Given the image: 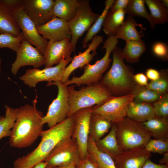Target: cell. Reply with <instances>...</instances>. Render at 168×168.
<instances>
[{
    "label": "cell",
    "instance_id": "8d00e7d4",
    "mask_svg": "<svg viewBox=\"0 0 168 168\" xmlns=\"http://www.w3.org/2000/svg\"><path fill=\"white\" fill-rule=\"evenodd\" d=\"M145 149L151 153L160 154L168 152V139L151 138L144 147Z\"/></svg>",
    "mask_w": 168,
    "mask_h": 168
},
{
    "label": "cell",
    "instance_id": "3957f363",
    "mask_svg": "<svg viewBox=\"0 0 168 168\" xmlns=\"http://www.w3.org/2000/svg\"><path fill=\"white\" fill-rule=\"evenodd\" d=\"M121 50L116 46L112 51L111 66L99 82L113 96H121L131 93L136 84L133 79V70L125 63Z\"/></svg>",
    "mask_w": 168,
    "mask_h": 168
},
{
    "label": "cell",
    "instance_id": "60d3db41",
    "mask_svg": "<svg viewBox=\"0 0 168 168\" xmlns=\"http://www.w3.org/2000/svg\"><path fill=\"white\" fill-rule=\"evenodd\" d=\"M129 0H116L114 1L109 10L111 12L119 10H124L126 8Z\"/></svg>",
    "mask_w": 168,
    "mask_h": 168
},
{
    "label": "cell",
    "instance_id": "f1b7e54d",
    "mask_svg": "<svg viewBox=\"0 0 168 168\" xmlns=\"http://www.w3.org/2000/svg\"><path fill=\"white\" fill-rule=\"evenodd\" d=\"M87 150L96 162L98 168H116L113 159L97 148L95 142L89 136Z\"/></svg>",
    "mask_w": 168,
    "mask_h": 168
},
{
    "label": "cell",
    "instance_id": "2e32d148",
    "mask_svg": "<svg viewBox=\"0 0 168 168\" xmlns=\"http://www.w3.org/2000/svg\"><path fill=\"white\" fill-rule=\"evenodd\" d=\"M103 37L100 35H95L91 43L88 44L87 49L83 52H79L78 55L73 57L71 63L67 66L64 72L61 82L64 83L69 79V77L76 69L80 68L82 69L93 59L97 53L96 49L103 41Z\"/></svg>",
    "mask_w": 168,
    "mask_h": 168
},
{
    "label": "cell",
    "instance_id": "ba28073f",
    "mask_svg": "<svg viewBox=\"0 0 168 168\" xmlns=\"http://www.w3.org/2000/svg\"><path fill=\"white\" fill-rule=\"evenodd\" d=\"M81 160L78 146L71 138L59 143L49 154L44 161L52 167L76 165Z\"/></svg>",
    "mask_w": 168,
    "mask_h": 168
},
{
    "label": "cell",
    "instance_id": "f6af8a7d",
    "mask_svg": "<svg viewBox=\"0 0 168 168\" xmlns=\"http://www.w3.org/2000/svg\"><path fill=\"white\" fill-rule=\"evenodd\" d=\"M142 168H168V165L157 164L148 159Z\"/></svg>",
    "mask_w": 168,
    "mask_h": 168
},
{
    "label": "cell",
    "instance_id": "ee69618b",
    "mask_svg": "<svg viewBox=\"0 0 168 168\" xmlns=\"http://www.w3.org/2000/svg\"><path fill=\"white\" fill-rule=\"evenodd\" d=\"M22 0H0V2L11 10L13 8L21 5Z\"/></svg>",
    "mask_w": 168,
    "mask_h": 168
},
{
    "label": "cell",
    "instance_id": "5b68a950",
    "mask_svg": "<svg viewBox=\"0 0 168 168\" xmlns=\"http://www.w3.org/2000/svg\"><path fill=\"white\" fill-rule=\"evenodd\" d=\"M115 123L117 140L122 151L144 147L151 138L142 123L126 117Z\"/></svg>",
    "mask_w": 168,
    "mask_h": 168
},
{
    "label": "cell",
    "instance_id": "7bdbcfd3",
    "mask_svg": "<svg viewBox=\"0 0 168 168\" xmlns=\"http://www.w3.org/2000/svg\"><path fill=\"white\" fill-rule=\"evenodd\" d=\"M145 75L151 81H155L160 77L161 72L154 68H149L146 69Z\"/></svg>",
    "mask_w": 168,
    "mask_h": 168
},
{
    "label": "cell",
    "instance_id": "d590c367",
    "mask_svg": "<svg viewBox=\"0 0 168 168\" xmlns=\"http://www.w3.org/2000/svg\"><path fill=\"white\" fill-rule=\"evenodd\" d=\"M161 76L157 80L151 81L146 87L150 90L161 94L167 93L168 79L167 71H162Z\"/></svg>",
    "mask_w": 168,
    "mask_h": 168
},
{
    "label": "cell",
    "instance_id": "d6986e66",
    "mask_svg": "<svg viewBox=\"0 0 168 168\" xmlns=\"http://www.w3.org/2000/svg\"><path fill=\"white\" fill-rule=\"evenodd\" d=\"M70 41L67 39L60 41H48L44 54L45 68L57 65L61 60L70 57L74 50Z\"/></svg>",
    "mask_w": 168,
    "mask_h": 168
},
{
    "label": "cell",
    "instance_id": "ffe728a7",
    "mask_svg": "<svg viewBox=\"0 0 168 168\" xmlns=\"http://www.w3.org/2000/svg\"><path fill=\"white\" fill-rule=\"evenodd\" d=\"M155 116L153 104L133 100L128 105L126 117L142 123Z\"/></svg>",
    "mask_w": 168,
    "mask_h": 168
},
{
    "label": "cell",
    "instance_id": "7a4b0ae2",
    "mask_svg": "<svg viewBox=\"0 0 168 168\" xmlns=\"http://www.w3.org/2000/svg\"><path fill=\"white\" fill-rule=\"evenodd\" d=\"M74 125V119L72 115L48 129L43 130L38 146L26 155L14 161L13 168H33L38 163L44 161L59 143L72 137Z\"/></svg>",
    "mask_w": 168,
    "mask_h": 168
},
{
    "label": "cell",
    "instance_id": "816d5d0a",
    "mask_svg": "<svg viewBox=\"0 0 168 168\" xmlns=\"http://www.w3.org/2000/svg\"><path fill=\"white\" fill-rule=\"evenodd\" d=\"M45 168H52L51 166H49L47 165L46 166V167Z\"/></svg>",
    "mask_w": 168,
    "mask_h": 168
},
{
    "label": "cell",
    "instance_id": "f35d334b",
    "mask_svg": "<svg viewBox=\"0 0 168 168\" xmlns=\"http://www.w3.org/2000/svg\"><path fill=\"white\" fill-rule=\"evenodd\" d=\"M152 52L157 57L164 60L168 58V48L167 44L162 42L155 43L152 47Z\"/></svg>",
    "mask_w": 168,
    "mask_h": 168
},
{
    "label": "cell",
    "instance_id": "8992f818",
    "mask_svg": "<svg viewBox=\"0 0 168 168\" xmlns=\"http://www.w3.org/2000/svg\"><path fill=\"white\" fill-rule=\"evenodd\" d=\"M118 41L115 36H108L102 47L106 50L103 57L93 64L88 63L84 66V72L81 76L79 77L74 76L63 84L66 86L75 84L80 86L99 82L104 73L110 65L112 59L110 56L117 46Z\"/></svg>",
    "mask_w": 168,
    "mask_h": 168
},
{
    "label": "cell",
    "instance_id": "7402d4cb",
    "mask_svg": "<svg viewBox=\"0 0 168 168\" xmlns=\"http://www.w3.org/2000/svg\"><path fill=\"white\" fill-rule=\"evenodd\" d=\"M21 33L11 11L0 2V33H7L18 36Z\"/></svg>",
    "mask_w": 168,
    "mask_h": 168
},
{
    "label": "cell",
    "instance_id": "7c38bea8",
    "mask_svg": "<svg viewBox=\"0 0 168 168\" xmlns=\"http://www.w3.org/2000/svg\"><path fill=\"white\" fill-rule=\"evenodd\" d=\"M11 10L22 31L21 32L24 38L35 46L44 55L48 43L47 40L39 33L37 26L26 14L21 5Z\"/></svg>",
    "mask_w": 168,
    "mask_h": 168
},
{
    "label": "cell",
    "instance_id": "4fadbf2b",
    "mask_svg": "<svg viewBox=\"0 0 168 168\" xmlns=\"http://www.w3.org/2000/svg\"><path fill=\"white\" fill-rule=\"evenodd\" d=\"M92 107L80 110L72 115L75 125L72 138L75 139L77 142L81 160L86 158L88 155L87 144Z\"/></svg>",
    "mask_w": 168,
    "mask_h": 168
},
{
    "label": "cell",
    "instance_id": "836d02e7",
    "mask_svg": "<svg viewBox=\"0 0 168 168\" xmlns=\"http://www.w3.org/2000/svg\"><path fill=\"white\" fill-rule=\"evenodd\" d=\"M131 93L133 96V101L150 103L156 101L163 95L148 89L145 86L137 84L134 86Z\"/></svg>",
    "mask_w": 168,
    "mask_h": 168
},
{
    "label": "cell",
    "instance_id": "b9f144b4",
    "mask_svg": "<svg viewBox=\"0 0 168 168\" xmlns=\"http://www.w3.org/2000/svg\"><path fill=\"white\" fill-rule=\"evenodd\" d=\"M133 79L136 84L140 86H146L148 84V79L145 74L142 72L134 74Z\"/></svg>",
    "mask_w": 168,
    "mask_h": 168
},
{
    "label": "cell",
    "instance_id": "7dc6e473",
    "mask_svg": "<svg viewBox=\"0 0 168 168\" xmlns=\"http://www.w3.org/2000/svg\"><path fill=\"white\" fill-rule=\"evenodd\" d=\"M47 165L46 162L43 161L38 163L33 168H45Z\"/></svg>",
    "mask_w": 168,
    "mask_h": 168
},
{
    "label": "cell",
    "instance_id": "bcb514c9",
    "mask_svg": "<svg viewBox=\"0 0 168 168\" xmlns=\"http://www.w3.org/2000/svg\"><path fill=\"white\" fill-rule=\"evenodd\" d=\"M163 157L159 160V164L168 165V152L163 154Z\"/></svg>",
    "mask_w": 168,
    "mask_h": 168
},
{
    "label": "cell",
    "instance_id": "5bb4252c",
    "mask_svg": "<svg viewBox=\"0 0 168 168\" xmlns=\"http://www.w3.org/2000/svg\"><path fill=\"white\" fill-rule=\"evenodd\" d=\"M16 53V58L11 68V72L15 76L21 67L30 65L37 68L45 65L44 55L24 38Z\"/></svg>",
    "mask_w": 168,
    "mask_h": 168
},
{
    "label": "cell",
    "instance_id": "603a6c76",
    "mask_svg": "<svg viewBox=\"0 0 168 168\" xmlns=\"http://www.w3.org/2000/svg\"><path fill=\"white\" fill-rule=\"evenodd\" d=\"M112 124L103 116L92 114L90 120L89 137L95 142L97 141L110 129Z\"/></svg>",
    "mask_w": 168,
    "mask_h": 168
},
{
    "label": "cell",
    "instance_id": "f907efd6",
    "mask_svg": "<svg viewBox=\"0 0 168 168\" xmlns=\"http://www.w3.org/2000/svg\"><path fill=\"white\" fill-rule=\"evenodd\" d=\"M2 63V59L1 58H0V75L1 73V64Z\"/></svg>",
    "mask_w": 168,
    "mask_h": 168
},
{
    "label": "cell",
    "instance_id": "ab89813d",
    "mask_svg": "<svg viewBox=\"0 0 168 168\" xmlns=\"http://www.w3.org/2000/svg\"><path fill=\"white\" fill-rule=\"evenodd\" d=\"M76 167L77 168H98L95 161L89 154L86 158L80 160Z\"/></svg>",
    "mask_w": 168,
    "mask_h": 168
},
{
    "label": "cell",
    "instance_id": "30bf717a",
    "mask_svg": "<svg viewBox=\"0 0 168 168\" xmlns=\"http://www.w3.org/2000/svg\"><path fill=\"white\" fill-rule=\"evenodd\" d=\"M72 58L70 56L61 60L56 66L45 68L41 70L36 68L27 69L19 79L31 88L35 87L37 84L41 82H47L48 83L61 82L64 70Z\"/></svg>",
    "mask_w": 168,
    "mask_h": 168
},
{
    "label": "cell",
    "instance_id": "74e56055",
    "mask_svg": "<svg viewBox=\"0 0 168 168\" xmlns=\"http://www.w3.org/2000/svg\"><path fill=\"white\" fill-rule=\"evenodd\" d=\"M155 116L165 118L168 117V94L163 95L153 104Z\"/></svg>",
    "mask_w": 168,
    "mask_h": 168
},
{
    "label": "cell",
    "instance_id": "d6a6232c",
    "mask_svg": "<svg viewBox=\"0 0 168 168\" xmlns=\"http://www.w3.org/2000/svg\"><path fill=\"white\" fill-rule=\"evenodd\" d=\"M4 116H0V140L3 138L10 136L17 116L16 109L5 105Z\"/></svg>",
    "mask_w": 168,
    "mask_h": 168
},
{
    "label": "cell",
    "instance_id": "4316f807",
    "mask_svg": "<svg viewBox=\"0 0 168 168\" xmlns=\"http://www.w3.org/2000/svg\"><path fill=\"white\" fill-rule=\"evenodd\" d=\"M125 14L123 10L114 12L109 11L102 26L104 32L108 36H115L125 20Z\"/></svg>",
    "mask_w": 168,
    "mask_h": 168
},
{
    "label": "cell",
    "instance_id": "4dcf8cb0",
    "mask_svg": "<svg viewBox=\"0 0 168 168\" xmlns=\"http://www.w3.org/2000/svg\"><path fill=\"white\" fill-rule=\"evenodd\" d=\"M151 12V16L155 24H163L168 21V9L161 0H145Z\"/></svg>",
    "mask_w": 168,
    "mask_h": 168
},
{
    "label": "cell",
    "instance_id": "8fae6325",
    "mask_svg": "<svg viewBox=\"0 0 168 168\" xmlns=\"http://www.w3.org/2000/svg\"><path fill=\"white\" fill-rule=\"evenodd\" d=\"M133 98L131 93L121 96H112L101 104L92 107V114L101 115L112 123H116L126 117L128 105Z\"/></svg>",
    "mask_w": 168,
    "mask_h": 168
},
{
    "label": "cell",
    "instance_id": "cb8c5ba5",
    "mask_svg": "<svg viewBox=\"0 0 168 168\" xmlns=\"http://www.w3.org/2000/svg\"><path fill=\"white\" fill-rule=\"evenodd\" d=\"M78 3L77 0H55L53 8V15L68 22L75 16Z\"/></svg>",
    "mask_w": 168,
    "mask_h": 168
},
{
    "label": "cell",
    "instance_id": "c3c4849f",
    "mask_svg": "<svg viewBox=\"0 0 168 168\" xmlns=\"http://www.w3.org/2000/svg\"><path fill=\"white\" fill-rule=\"evenodd\" d=\"M52 168H77L76 165H72L67 166L64 167H58L55 166L52 167Z\"/></svg>",
    "mask_w": 168,
    "mask_h": 168
},
{
    "label": "cell",
    "instance_id": "d4e9b609",
    "mask_svg": "<svg viewBox=\"0 0 168 168\" xmlns=\"http://www.w3.org/2000/svg\"><path fill=\"white\" fill-rule=\"evenodd\" d=\"M137 26L144 29L142 25L138 24L132 16H128L124 20L115 36L118 39H121L126 41H141L142 40V35L137 30Z\"/></svg>",
    "mask_w": 168,
    "mask_h": 168
},
{
    "label": "cell",
    "instance_id": "52a82bcc",
    "mask_svg": "<svg viewBox=\"0 0 168 168\" xmlns=\"http://www.w3.org/2000/svg\"><path fill=\"white\" fill-rule=\"evenodd\" d=\"M52 85L57 87L58 95L49 105L46 115L41 121L43 125L47 123L49 128L64 120L70 110L68 86L60 81L48 83L46 86Z\"/></svg>",
    "mask_w": 168,
    "mask_h": 168
},
{
    "label": "cell",
    "instance_id": "9a60e30c",
    "mask_svg": "<svg viewBox=\"0 0 168 168\" xmlns=\"http://www.w3.org/2000/svg\"><path fill=\"white\" fill-rule=\"evenodd\" d=\"M53 0H22L21 6L37 27L43 25L54 17Z\"/></svg>",
    "mask_w": 168,
    "mask_h": 168
},
{
    "label": "cell",
    "instance_id": "9c48e42d",
    "mask_svg": "<svg viewBox=\"0 0 168 168\" xmlns=\"http://www.w3.org/2000/svg\"><path fill=\"white\" fill-rule=\"evenodd\" d=\"M78 2L75 16L68 22L72 35L70 42L74 51L79 39L89 30L100 15L92 11L89 0H81Z\"/></svg>",
    "mask_w": 168,
    "mask_h": 168
},
{
    "label": "cell",
    "instance_id": "f546056e",
    "mask_svg": "<svg viewBox=\"0 0 168 168\" xmlns=\"http://www.w3.org/2000/svg\"><path fill=\"white\" fill-rule=\"evenodd\" d=\"M115 0H106L105 2V7L99 17L87 31L86 34L82 41V47H88V43L100 31L106 15Z\"/></svg>",
    "mask_w": 168,
    "mask_h": 168
},
{
    "label": "cell",
    "instance_id": "1f68e13d",
    "mask_svg": "<svg viewBox=\"0 0 168 168\" xmlns=\"http://www.w3.org/2000/svg\"><path fill=\"white\" fill-rule=\"evenodd\" d=\"M143 0H129L124 10L125 14L128 16L142 17L147 19L151 28H154L155 25L151 15L147 11Z\"/></svg>",
    "mask_w": 168,
    "mask_h": 168
},
{
    "label": "cell",
    "instance_id": "e0dca14e",
    "mask_svg": "<svg viewBox=\"0 0 168 168\" xmlns=\"http://www.w3.org/2000/svg\"><path fill=\"white\" fill-rule=\"evenodd\" d=\"M37 30L46 40L52 41H60L66 39L71 40V33L68 21L54 16L45 24L37 27Z\"/></svg>",
    "mask_w": 168,
    "mask_h": 168
},
{
    "label": "cell",
    "instance_id": "ac0fdd59",
    "mask_svg": "<svg viewBox=\"0 0 168 168\" xmlns=\"http://www.w3.org/2000/svg\"><path fill=\"white\" fill-rule=\"evenodd\" d=\"M151 153L144 147L122 151L114 159L116 168H142Z\"/></svg>",
    "mask_w": 168,
    "mask_h": 168
},
{
    "label": "cell",
    "instance_id": "6da1fadb",
    "mask_svg": "<svg viewBox=\"0 0 168 168\" xmlns=\"http://www.w3.org/2000/svg\"><path fill=\"white\" fill-rule=\"evenodd\" d=\"M37 96L32 105L26 104L16 108L17 116L9 136V143L13 147L24 148L32 145L40 136L43 125V113L36 108Z\"/></svg>",
    "mask_w": 168,
    "mask_h": 168
},
{
    "label": "cell",
    "instance_id": "e575fe53",
    "mask_svg": "<svg viewBox=\"0 0 168 168\" xmlns=\"http://www.w3.org/2000/svg\"><path fill=\"white\" fill-rule=\"evenodd\" d=\"M23 39L21 32L18 36L7 33H0V49L8 48L16 52Z\"/></svg>",
    "mask_w": 168,
    "mask_h": 168
},
{
    "label": "cell",
    "instance_id": "277c9868",
    "mask_svg": "<svg viewBox=\"0 0 168 168\" xmlns=\"http://www.w3.org/2000/svg\"><path fill=\"white\" fill-rule=\"evenodd\" d=\"M69 111L67 117L78 110L101 104L112 96L99 82L82 87L79 90L68 86Z\"/></svg>",
    "mask_w": 168,
    "mask_h": 168
},
{
    "label": "cell",
    "instance_id": "484cf974",
    "mask_svg": "<svg viewBox=\"0 0 168 168\" xmlns=\"http://www.w3.org/2000/svg\"><path fill=\"white\" fill-rule=\"evenodd\" d=\"M142 124L154 139H168V118L155 116Z\"/></svg>",
    "mask_w": 168,
    "mask_h": 168
},
{
    "label": "cell",
    "instance_id": "681fc988",
    "mask_svg": "<svg viewBox=\"0 0 168 168\" xmlns=\"http://www.w3.org/2000/svg\"><path fill=\"white\" fill-rule=\"evenodd\" d=\"M161 1L164 6L168 9V0H161Z\"/></svg>",
    "mask_w": 168,
    "mask_h": 168
},
{
    "label": "cell",
    "instance_id": "44dd1931",
    "mask_svg": "<svg viewBox=\"0 0 168 168\" xmlns=\"http://www.w3.org/2000/svg\"><path fill=\"white\" fill-rule=\"evenodd\" d=\"M115 123H113L109 133L104 138L95 142L97 148L100 151L110 156L113 160L122 151L116 137Z\"/></svg>",
    "mask_w": 168,
    "mask_h": 168
},
{
    "label": "cell",
    "instance_id": "83f0119b",
    "mask_svg": "<svg viewBox=\"0 0 168 168\" xmlns=\"http://www.w3.org/2000/svg\"><path fill=\"white\" fill-rule=\"evenodd\" d=\"M126 42L125 47L121 50V54L124 59L131 63L138 62L140 57L146 50L144 42L142 40L128 41Z\"/></svg>",
    "mask_w": 168,
    "mask_h": 168
}]
</instances>
